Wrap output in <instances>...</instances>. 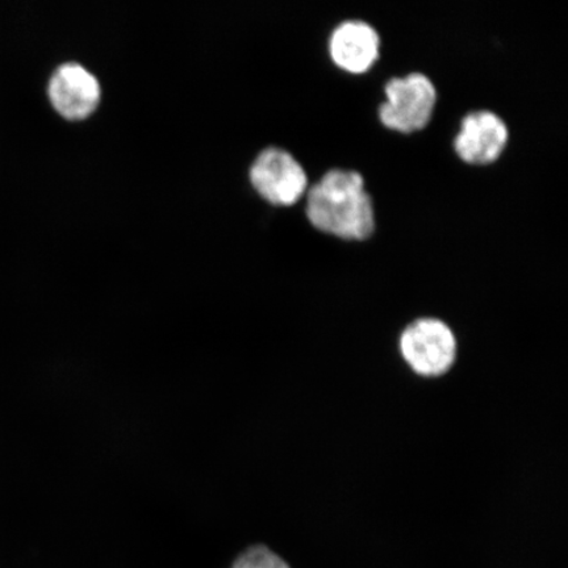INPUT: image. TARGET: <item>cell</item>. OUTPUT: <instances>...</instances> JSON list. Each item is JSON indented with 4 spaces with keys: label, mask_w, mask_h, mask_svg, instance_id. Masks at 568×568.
I'll return each instance as SVG.
<instances>
[{
    "label": "cell",
    "mask_w": 568,
    "mask_h": 568,
    "mask_svg": "<svg viewBox=\"0 0 568 568\" xmlns=\"http://www.w3.org/2000/svg\"><path fill=\"white\" fill-rule=\"evenodd\" d=\"M307 217L320 232L364 241L375 232V211L364 176L333 169L307 191Z\"/></svg>",
    "instance_id": "obj_1"
},
{
    "label": "cell",
    "mask_w": 568,
    "mask_h": 568,
    "mask_svg": "<svg viewBox=\"0 0 568 568\" xmlns=\"http://www.w3.org/2000/svg\"><path fill=\"white\" fill-rule=\"evenodd\" d=\"M508 139V126L500 116L491 111H475L462 120L454 151L468 165L487 166L499 160Z\"/></svg>",
    "instance_id": "obj_5"
},
{
    "label": "cell",
    "mask_w": 568,
    "mask_h": 568,
    "mask_svg": "<svg viewBox=\"0 0 568 568\" xmlns=\"http://www.w3.org/2000/svg\"><path fill=\"white\" fill-rule=\"evenodd\" d=\"M399 351L404 362L423 378H439L457 359V338L443 320L416 318L403 329Z\"/></svg>",
    "instance_id": "obj_2"
},
{
    "label": "cell",
    "mask_w": 568,
    "mask_h": 568,
    "mask_svg": "<svg viewBox=\"0 0 568 568\" xmlns=\"http://www.w3.org/2000/svg\"><path fill=\"white\" fill-rule=\"evenodd\" d=\"M48 95L61 116L81 120L95 111L101 101V84L80 63H63L49 81Z\"/></svg>",
    "instance_id": "obj_6"
},
{
    "label": "cell",
    "mask_w": 568,
    "mask_h": 568,
    "mask_svg": "<svg viewBox=\"0 0 568 568\" xmlns=\"http://www.w3.org/2000/svg\"><path fill=\"white\" fill-rule=\"evenodd\" d=\"M231 568H290L286 560L266 546H252L234 560Z\"/></svg>",
    "instance_id": "obj_8"
},
{
    "label": "cell",
    "mask_w": 568,
    "mask_h": 568,
    "mask_svg": "<svg viewBox=\"0 0 568 568\" xmlns=\"http://www.w3.org/2000/svg\"><path fill=\"white\" fill-rule=\"evenodd\" d=\"M387 101L379 106V119L390 131L409 134L430 123L437 90L428 77L412 73L393 78L385 88Z\"/></svg>",
    "instance_id": "obj_3"
},
{
    "label": "cell",
    "mask_w": 568,
    "mask_h": 568,
    "mask_svg": "<svg viewBox=\"0 0 568 568\" xmlns=\"http://www.w3.org/2000/svg\"><path fill=\"white\" fill-rule=\"evenodd\" d=\"M329 53L333 62L346 73H367L379 60V34L366 21H344L332 32Z\"/></svg>",
    "instance_id": "obj_7"
},
{
    "label": "cell",
    "mask_w": 568,
    "mask_h": 568,
    "mask_svg": "<svg viewBox=\"0 0 568 568\" xmlns=\"http://www.w3.org/2000/svg\"><path fill=\"white\" fill-rule=\"evenodd\" d=\"M251 181L258 194L275 205H293L308 191L304 168L281 148L260 153L251 169Z\"/></svg>",
    "instance_id": "obj_4"
}]
</instances>
